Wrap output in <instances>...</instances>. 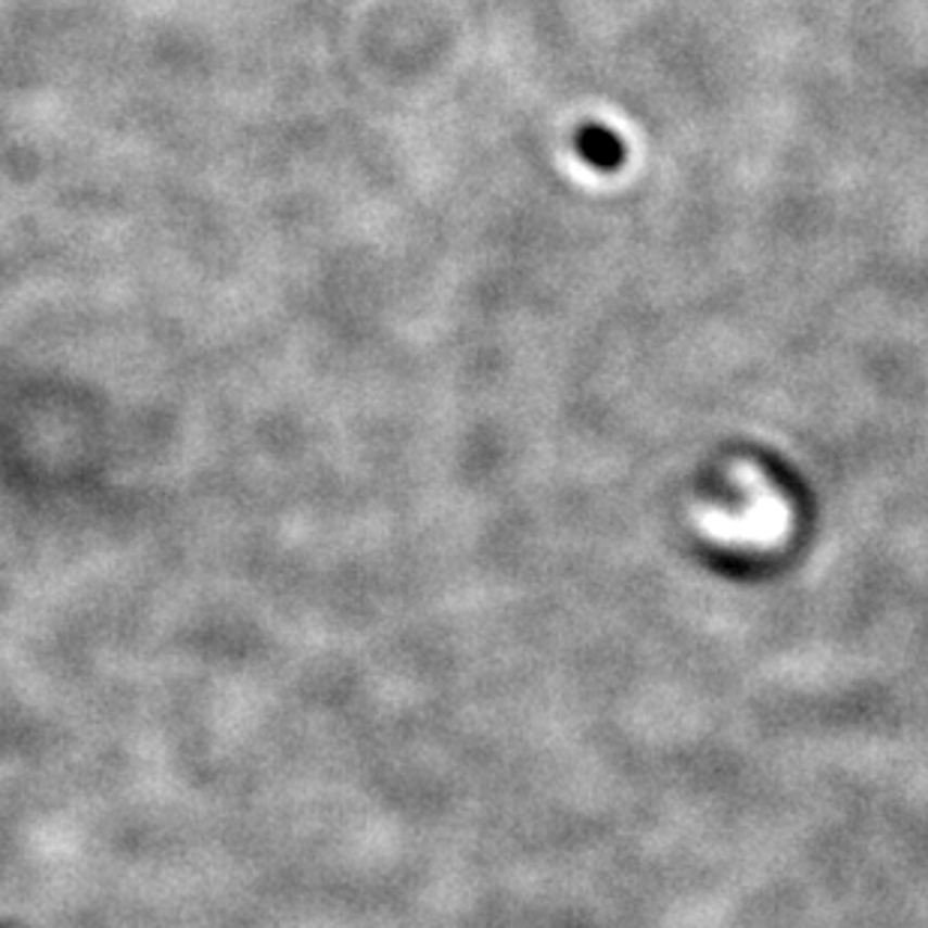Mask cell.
<instances>
[{
    "instance_id": "6da1fadb",
    "label": "cell",
    "mask_w": 928,
    "mask_h": 928,
    "mask_svg": "<svg viewBox=\"0 0 928 928\" xmlns=\"http://www.w3.org/2000/svg\"><path fill=\"white\" fill-rule=\"evenodd\" d=\"M739 505H697L691 511L695 529L715 547L763 554L785 542L793 526L787 496L763 475L758 466L739 463L734 469Z\"/></svg>"
}]
</instances>
